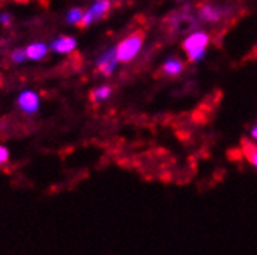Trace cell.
I'll return each instance as SVG.
<instances>
[{"mask_svg": "<svg viewBox=\"0 0 257 255\" xmlns=\"http://www.w3.org/2000/svg\"><path fill=\"white\" fill-rule=\"evenodd\" d=\"M209 42V36L205 33H194L185 41L183 47L191 62H197L205 56V48Z\"/></svg>", "mask_w": 257, "mask_h": 255, "instance_id": "7a4b0ae2", "label": "cell"}, {"mask_svg": "<svg viewBox=\"0 0 257 255\" xmlns=\"http://www.w3.org/2000/svg\"><path fill=\"white\" fill-rule=\"evenodd\" d=\"M0 21H2L5 25H8L10 21H11V17H10V14H4V16H0Z\"/></svg>", "mask_w": 257, "mask_h": 255, "instance_id": "2e32d148", "label": "cell"}, {"mask_svg": "<svg viewBox=\"0 0 257 255\" xmlns=\"http://www.w3.org/2000/svg\"><path fill=\"white\" fill-rule=\"evenodd\" d=\"M245 156L248 162L257 170V144H248L245 147Z\"/></svg>", "mask_w": 257, "mask_h": 255, "instance_id": "8fae6325", "label": "cell"}, {"mask_svg": "<svg viewBox=\"0 0 257 255\" xmlns=\"http://www.w3.org/2000/svg\"><path fill=\"white\" fill-rule=\"evenodd\" d=\"M8 158H10L8 150L4 147V145H0V166H2V164H5L8 161Z\"/></svg>", "mask_w": 257, "mask_h": 255, "instance_id": "5bb4252c", "label": "cell"}, {"mask_svg": "<svg viewBox=\"0 0 257 255\" xmlns=\"http://www.w3.org/2000/svg\"><path fill=\"white\" fill-rule=\"evenodd\" d=\"M249 138H251L252 144H257V122L251 127V130H249Z\"/></svg>", "mask_w": 257, "mask_h": 255, "instance_id": "9a60e30c", "label": "cell"}, {"mask_svg": "<svg viewBox=\"0 0 257 255\" xmlns=\"http://www.w3.org/2000/svg\"><path fill=\"white\" fill-rule=\"evenodd\" d=\"M47 47L44 45V44H31L27 50H25V53H27V58H30V59H33V61H39V59H42L45 54H47Z\"/></svg>", "mask_w": 257, "mask_h": 255, "instance_id": "ba28073f", "label": "cell"}, {"mask_svg": "<svg viewBox=\"0 0 257 255\" xmlns=\"http://www.w3.org/2000/svg\"><path fill=\"white\" fill-rule=\"evenodd\" d=\"M19 105L25 113H34L39 108V98L33 92H24L19 96Z\"/></svg>", "mask_w": 257, "mask_h": 255, "instance_id": "5b68a950", "label": "cell"}, {"mask_svg": "<svg viewBox=\"0 0 257 255\" xmlns=\"http://www.w3.org/2000/svg\"><path fill=\"white\" fill-rule=\"evenodd\" d=\"M82 16H84V13L81 11V10H71L70 13H68V16H67V21L70 22V24H81V21H82Z\"/></svg>", "mask_w": 257, "mask_h": 255, "instance_id": "7c38bea8", "label": "cell"}, {"mask_svg": "<svg viewBox=\"0 0 257 255\" xmlns=\"http://www.w3.org/2000/svg\"><path fill=\"white\" fill-rule=\"evenodd\" d=\"M51 48L56 53H71L73 50L76 48V41L73 38H68V36H64V38L56 39L51 44Z\"/></svg>", "mask_w": 257, "mask_h": 255, "instance_id": "8992f818", "label": "cell"}, {"mask_svg": "<svg viewBox=\"0 0 257 255\" xmlns=\"http://www.w3.org/2000/svg\"><path fill=\"white\" fill-rule=\"evenodd\" d=\"M200 16L208 22H215V21L220 19V11L217 8H214V7H211V5H205V7L200 8Z\"/></svg>", "mask_w": 257, "mask_h": 255, "instance_id": "9c48e42d", "label": "cell"}, {"mask_svg": "<svg viewBox=\"0 0 257 255\" xmlns=\"http://www.w3.org/2000/svg\"><path fill=\"white\" fill-rule=\"evenodd\" d=\"M110 93H112L110 87L108 85H102V87H98L96 90H93L90 98H91V101H93V102H101V101H105L110 96Z\"/></svg>", "mask_w": 257, "mask_h": 255, "instance_id": "30bf717a", "label": "cell"}, {"mask_svg": "<svg viewBox=\"0 0 257 255\" xmlns=\"http://www.w3.org/2000/svg\"><path fill=\"white\" fill-rule=\"evenodd\" d=\"M108 8H110V2H108V0H99V2H96L87 13H84L82 21H81L79 25L81 27H87V25H90L93 21L101 19L102 16H105V13L108 11Z\"/></svg>", "mask_w": 257, "mask_h": 255, "instance_id": "3957f363", "label": "cell"}, {"mask_svg": "<svg viewBox=\"0 0 257 255\" xmlns=\"http://www.w3.org/2000/svg\"><path fill=\"white\" fill-rule=\"evenodd\" d=\"M143 41H144V33L143 31H135L134 34L128 36V38H125L115 48L118 62H131L132 59H135L137 54L141 50Z\"/></svg>", "mask_w": 257, "mask_h": 255, "instance_id": "6da1fadb", "label": "cell"}, {"mask_svg": "<svg viewBox=\"0 0 257 255\" xmlns=\"http://www.w3.org/2000/svg\"><path fill=\"white\" fill-rule=\"evenodd\" d=\"M183 68H185V65H183V62L180 59H168L166 62H164L163 65V73L168 76H178L180 73L183 71Z\"/></svg>", "mask_w": 257, "mask_h": 255, "instance_id": "52a82bcc", "label": "cell"}, {"mask_svg": "<svg viewBox=\"0 0 257 255\" xmlns=\"http://www.w3.org/2000/svg\"><path fill=\"white\" fill-rule=\"evenodd\" d=\"M116 64H118L116 51L115 50H110V51H107L104 54V56L99 58V61H98V70L102 73L104 76H110L113 73Z\"/></svg>", "mask_w": 257, "mask_h": 255, "instance_id": "277c9868", "label": "cell"}, {"mask_svg": "<svg viewBox=\"0 0 257 255\" xmlns=\"http://www.w3.org/2000/svg\"><path fill=\"white\" fill-rule=\"evenodd\" d=\"M11 59L14 61V62H24L25 59H27V53H25V50H16L13 54H11Z\"/></svg>", "mask_w": 257, "mask_h": 255, "instance_id": "4fadbf2b", "label": "cell"}]
</instances>
